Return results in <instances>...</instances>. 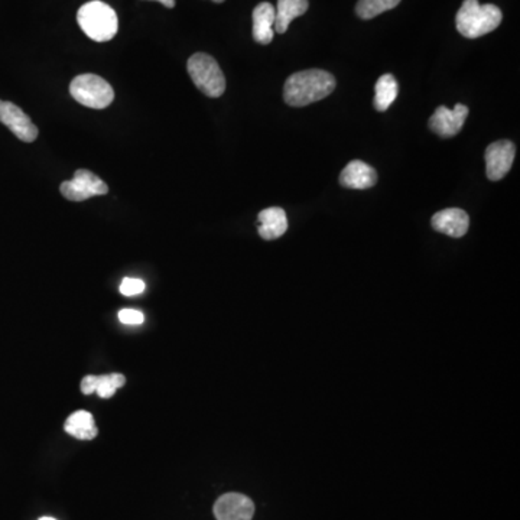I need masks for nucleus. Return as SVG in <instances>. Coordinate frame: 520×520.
<instances>
[{
  "instance_id": "obj_1",
  "label": "nucleus",
  "mask_w": 520,
  "mask_h": 520,
  "mask_svg": "<svg viewBox=\"0 0 520 520\" xmlns=\"http://www.w3.org/2000/svg\"><path fill=\"white\" fill-rule=\"evenodd\" d=\"M336 88V79L324 70H306L288 77L283 98L292 107H304L328 97Z\"/></svg>"
},
{
  "instance_id": "obj_2",
  "label": "nucleus",
  "mask_w": 520,
  "mask_h": 520,
  "mask_svg": "<svg viewBox=\"0 0 520 520\" xmlns=\"http://www.w3.org/2000/svg\"><path fill=\"white\" fill-rule=\"evenodd\" d=\"M501 20L503 15L496 4H480L479 0H464L460 11L457 12L456 27L465 38L475 39L493 32Z\"/></svg>"
},
{
  "instance_id": "obj_3",
  "label": "nucleus",
  "mask_w": 520,
  "mask_h": 520,
  "mask_svg": "<svg viewBox=\"0 0 520 520\" xmlns=\"http://www.w3.org/2000/svg\"><path fill=\"white\" fill-rule=\"evenodd\" d=\"M77 21L84 34L96 42L110 41L119 29L116 12L100 0L83 4L77 13Z\"/></svg>"
},
{
  "instance_id": "obj_4",
  "label": "nucleus",
  "mask_w": 520,
  "mask_h": 520,
  "mask_svg": "<svg viewBox=\"0 0 520 520\" xmlns=\"http://www.w3.org/2000/svg\"><path fill=\"white\" fill-rule=\"evenodd\" d=\"M187 70L197 88L207 97L217 98L226 91V79L219 63L212 55L194 54L187 63Z\"/></svg>"
},
{
  "instance_id": "obj_5",
  "label": "nucleus",
  "mask_w": 520,
  "mask_h": 520,
  "mask_svg": "<svg viewBox=\"0 0 520 520\" xmlns=\"http://www.w3.org/2000/svg\"><path fill=\"white\" fill-rule=\"evenodd\" d=\"M70 95L83 106L106 109L114 100L113 87L96 74H81L70 84Z\"/></svg>"
},
{
  "instance_id": "obj_6",
  "label": "nucleus",
  "mask_w": 520,
  "mask_h": 520,
  "mask_svg": "<svg viewBox=\"0 0 520 520\" xmlns=\"http://www.w3.org/2000/svg\"><path fill=\"white\" fill-rule=\"evenodd\" d=\"M60 191L67 200L79 203L88 200L91 197L105 196L109 193V187L91 171L77 170L72 180L60 185Z\"/></svg>"
},
{
  "instance_id": "obj_7",
  "label": "nucleus",
  "mask_w": 520,
  "mask_h": 520,
  "mask_svg": "<svg viewBox=\"0 0 520 520\" xmlns=\"http://www.w3.org/2000/svg\"><path fill=\"white\" fill-rule=\"evenodd\" d=\"M0 123H4L18 139L27 144L34 142L38 138V128L15 103L0 100Z\"/></svg>"
},
{
  "instance_id": "obj_8",
  "label": "nucleus",
  "mask_w": 520,
  "mask_h": 520,
  "mask_svg": "<svg viewBox=\"0 0 520 520\" xmlns=\"http://www.w3.org/2000/svg\"><path fill=\"white\" fill-rule=\"evenodd\" d=\"M516 156V147L510 140H498L489 145L484 154L486 173L491 181H500L507 175Z\"/></svg>"
},
{
  "instance_id": "obj_9",
  "label": "nucleus",
  "mask_w": 520,
  "mask_h": 520,
  "mask_svg": "<svg viewBox=\"0 0 520 520\" xmlns=\"http://www.w3.org/2000/svg\"><path fill=\"white\" fill-rule=\"evenodd\" d=\"M213 512L217 520H252L255 503L245 494H222L215 501Z\"/></svg>"
},
{
  "instance_id": "obj_10",
  "label": "nucleus",
  "mask_w": 520,
  "mask_h": 520,
  "mask_svg": "<svg viewBox=\"0 0 520 520\" xmlns=\"http://www.w3.org/2000/svg\"><path fill=\"white\" fill-rule=\"evenodd\" d=\"M467 116L468 107L460 103L453 110L440 106L431 116L430 129L441 138H454L460 133Z\"/></svg>"
},
{
  "instance_id": "obj_11",
  "label": "nucleus",
  "mask_w": 520,
  "mask_h": 520,
  "mask_svg": "<svg viewBox=\"0 0 520 520\" xmlns=\"http://www.w3.org/2000/svg\"><path fill=\"white\" fill-rule=\"evenodd\" d=\"M433 231L444 233L451 238L460 239L467 233L470 217L461 208H447L432 215L431 220Z\"/></svg>"
},
{
  "instance_id": "obj_12",
  "label": "nucleus",
  "mask_w": 520,
  "mask_h": 520,
  "mask_svg": "<svg viewBox=\"0 0 520 520\" xmlns=\"http://www.w3.org/2000/svg\"><path fill=\"white\" fill-rule=\"evenodd\" d=\"M377 182V172L373 166L363 161H351L340 173V184L344 189H367Z\"/></svg>"
},
{
  "instance_id": "obj_13",
  "label": "nucleus",
  "mask_w": 520,
  "mask_h": 520,
  "mask_svg": "<svg viewBox=\"0 0 520 520\" xmlns=\"http://www.w3.org/2000/svg\"><path fill=\"white\" fill-rule=\"evenodd\" d=\"M275 37V8L262 2L253 11V39L260 46H268Z\"/></svg>"
},
{
  "instance_id": "obj_14",
  "label": "nucleus",
  "mask_w": 520,
  "mask_h": 520,
  "mask_svg": "<svg viewBox=\"0 0 520 520\" xmlns=\"http://www.w3.org/2000/svg\"><path fill=\"white\" fill-rule=\"evenodd\" d=\"M259 236L264 240H276L288 231L287 213L281 207L264 208L257 215Z\"/></svg>"
},
{
  "instance_id": "obj_15",
  "label": "nucleus",
  "mask_w": 520,
  "mask_h": 520,
  "mask_svg": "<svg viewBox=\"0 0 520 520\" xmlns=\"http://www.w3.org/2000/svg\"><path fill=\"white\" fill-rule=\"evenodd\" d=\"M126 383V377L121 373L103 374V376L84 377L81 381V392L84 395L97 393L102 399L113 398L117 389L123 388Z\"/></svg>"
},
{
  "instance_id": "obj_16",
  "label": "nucleus",
  "mask_w": 520,
  "mask_h": 520,
  "mask_svg": "<svg viewBox=\"0 0 520 520\" xmlns=\"http://www.w3.org/2000/svg\"><path fill=\"white\" fill-rule=\"evenodd\" d=\"M64 430L71 437L81 441L95 440L98 433L93 415L87 411H77L70 415L65 421Z\"/></svg>"
},
{
  "instance_id": "obj_17",
  "label": "nucleus",
  "mask_w": 520,
  "mask_h": 520,
  "mask_svg": "<svg viewBox=\"0 0 520 520\" xmlns=\"http://www.w3.org/2000/svg\"><path fill=\"white\" fill-rule=\"evenodd\" d=\"M308 0H278L275 8V32L285 34L290 22L308 11Z\"/></svg>"
},
{
  "instance_id": "obj_18",
  "label": "nucleus",
  "mask_w": 520,
  "mask_h": 520,
  "mask_svg": "<svg viewBox=\"0 0 520 520\" xmlns=\"http://www.w3.org/2000/svg\"><path fill=\"white\" fill-rule=\"evenodd\" d=\"M398 95H399V84L395 77L392 74L382 76L374 86V109L377 112H386L392 106Z\"/></svg>"
},
{
  "instance_id": "obj_19",
  "label": "nucleus",
  "mask_w": 520,
  "mask_h": 520,
  "mask_svg": "<svg viewBox=\"0 0 520 520\" xmlns=\"http://www.w3.org/2000/svg\"><path fill=\"white\" fill-rule=\"evenodd\" d=\"M402 0H358L356 13L360 20H373L383 12L392 11Z\"/></svg>"
},
{
  "instance_id": "obj_20",
  "label": "nucleus",
  "mask_w": 520,
  "mask_h": 520,
  "mask_svg": "<svg viewBox=\"0 0 520 520\" xmlns=\"http://www.w3.org/2000/svg\"><path fill=\"white\" fill-rule=\"evenodd\" d=\"M145 290V282L138 278H125L121 283V294L125 297H135Z\"/></svg>"
},
{
  "instance_id": "obj_21",
  "label": "nucleus",
  "mask_w": 520,
  "mask_h": 520,
  "mask_svg": "<svg viewBox=\"0 0 520 520\" xmlns=\"http://www.w3.org/2000/svg\"><path fill=\"white\" fill-rule=\"evenodd\" d=\"M119 321L126 325L144 324L145 315L138 309H122L119 311Z\"/></svg>"
},
{
  "instance_id": "obj_22",
  "label": "nucleus",
  "mask_w": 520,
  "mask_h": 520,
  "mask_svg": "<svg viewBox=\"0 0 520 520\" xmlns=\"http://www.w3.org/2000/svg\"><path fill=\"white\" fill-rule=\"evenodd\" d=\"M155 2H159L163 4L165 8L172 9L175 6V0H155Z\"/></svg>"
},
{
  "instance_id": "obj_23",
  "label": "nucleus",
  "mask_w": 520,
  "mask_h": 520,
  "mask_svg": "<svg viewBox=\"0 0 520 520\" xmlns=\"http://www.w3.org/2000/svg\"><path fill=\"white\" fill-rule=\"evenodd\" d=\"M39 520H57V519H54V517H41V519Z\"/></svg>"
},
{
  "instance_id": "obj_24",
  "label": "nucleus",
  "mask_w": 520,
  "mask_h": 520,
  "mask_svg": "<svg viewBox=\"0 0 520 520\" xmlns=\"http://www.w3.org/2000/svg\"><path fill=\"white\" fill-rule=\"evenodd\" d=\"M214 4H222V2H226V0H213Z\"/></svg>"
}]
</instances>
